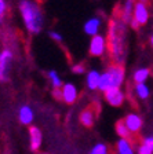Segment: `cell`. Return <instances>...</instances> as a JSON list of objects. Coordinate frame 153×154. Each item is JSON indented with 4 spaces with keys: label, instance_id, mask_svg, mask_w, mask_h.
I'll return each instance as SVG.
<instances>
[{
    "label": "cell",
    "instance_id": "cell-1",
    "mask_svg": "<svg viewBox=\"0 0 153 154\" xmlns=\"http://www.w3.org/2000/svg\"><path fill=\"white\" fill-rule=\"evenodd\" d=\"M127 32L128 25L120 18L113 17L108 23V52L115 63L123 65L127 55Z\"/></svg>",
    "mask_w": 153,
    "mask_h": 154
},
{
    "label": "cell",
    "instance_id": "cell-2",
    "mask_svg": "<svg viewBox=\"0 0 153 154\" xmlns=\"http://www.w3.org/2000/svg\"><path fill=\"white\" fill-rule=\"evenodd\" d=\"M18 10L22 17L26 30L32 35L42 32L44 26V14L35 0H19Z\"/></svg>",
    "mask_w": 153,
    "mask_h": 154
},
{
    "label": "cell",
    "instance_id": "cell-3",
    "mask_svg": "<svg viewBox=\"0 0 153 154\" xmlns=\"http://www.w3.org/2000/svg\"><path fill=\"white\" fill-rule=\"evenodd\" d=\"M126 80V70L123 65L112 63L108 66L105 72L101 73V80H99V91L106 92L112 88H121Z\"/></svg>",
    "mask_w": 153,
    "mask_h": 154
},
{
    "label": "cell",
    "instance_id": "cell-4",
    "mask_svg": "<svg viewBox=\"0 0 153 154\" xmlns=\"http://www.w3.org/2000/svg\"><path fill=\"white\" fill-rule=\"evenodd\" d=\"M108 51V38L104 35L93 36L88 44V54L91 57H104Z\"/></svg>",
    "mask_w": 153,
    "mask_h": 154
},
{
    "label": "cell",
    "instance_id": "cell-5",
    "mask_svg": "<svg viewBox=\"0 0 153 154\" xmlns=\"http://www.w3.org/2000/svg\"><path fill=\"white\" fill-rule=\"evenodd\" d=\"M135 3L137 0H124L121 6H119V13L115 14V17L120 18L124 23H127L130 26V22L132 17H134V8H135Z\"/></svg>",
    "mask_w": 153,
    "mask_h": 154
},
{
    "label": "cell",
    "instance_id": "cell-6",
    "mask_svg": "<svg viewBox=\"0 0 153 154\" xmlns=\"http://www.w3.org/2000/svg\"><path fill=\"white\" fill-rule=\"evenodd\" d=\"M104 99L113 107H119L124 103L126 100V94L121 88H112L104 92Z\"/></svg>",
    "mask_w": 153,
    "mask_h": 154
},
{
    "label": "cell",
    "instance_id": "cell-7",
    "mask_svg": "<svg viewBox=\"0 0 153 154\" xmlns=\"http://www.w3.org/2000/svg\"><path fill=\"white\" fill-rule=\"evenodd\" d=\"M132 18H134L141 26L146 25V23L149 22V18H150V11H149V6H148V3L137 2V3H135L134 17H132Z\"/></svg>",
    "mask_w": 153,
    "mask_h": 154
},
{
    "label": "cell",
    "instance_id": "cell-8",
    "mask_svg": "<svg viewBox=\"0 0 153 154\" xmlns=\"http://www.w3.org/2000/svg\"><path fill=\"white\" fill-rule=\"evenodd\" d=\"M11 61H13V51L8 48H4L3 51L0 52V80L2 81H6V72L11 65Z\"/></svg>",
    "mask_w": 153,
    "mask_h": 154
},
{
    "label": "cell",
    "instance_id": "cell-9",
    "mask_svg": "<svg viewBox=\"0 0 153 154\" xmlns=\"http://www.w3.org/2000/svg\"><path fill=\"white\" fill-rule=\"evenodd\" d=\"M102 28V18L101 17H93V18L87 19L84 22V26H83V30L86 35L88 36H97L99 35V30Z\"/></svg>",
    "mask_w": 153,
    "mask_h": 154
},
{
    "label": "cell",
    "instance_id": "cell-10",
    "mask_svg": "<svg viewBox=\"0 0 153 154\" xmlns=\"http://www.w3.org/2000/svg\"><path fill=\"white\" fill-rule=\"evenodd\" d=\"M124 122L128 127V129L131 131V134H137V132L141 131L142 125H144V120L139 114L137 113H128L124 117Z\"/></svg>",
    "mask_w": 153,
    "mask_h": 154
},
{
    "label": "cell",
    "instance_id": "cell-11",
    "mask_svg": "<svg viewBox=\"0 0 153 154\" xmlns=\"http://www.w3.org/2000/svg\"><path fill=\"white\" fill-rule=\"evenodd\" d=\"M43 142V134L40 131L39 127L30 125L29 127V143H30V150L32 151H37L42 146Z\"/></svg>",
    "mask_w": 153,
    "mask_h": 154
},
{
    "label": "cell",
    "instance_id": "cell-12",
    "mask_svg": "<svg viewBox=\"0 0 153 154\" xmlns=\"http://www.w3.org/2000/svg\"><path fill=\"white\" fill-rule=\"evenodd\" d=\"M62 94H64V102L68 105H72L77 100V96H79V91H77V87L72 83H65L62 87Z\"/></svg>",
    "mask_w": 153,
    "mask_h": 154
},
{
    "label": "cell",
    "instance_id": "cell-13",
    "mask_svg": "<svg viewBox=\"0 0 153 154\" xmlns=\"http://www.w3.org/2000/svg\"><path fill=\"white\" fill-rule=\"evenodd\" d=\"M33 119H35V112L29 105H22L18 110V120L21 124L24 125H29L32 124Z\"/></svg>",
    "mask_w": 153,
    "mask_h": 154
},
{
    "label": "cell",
    "instance_id": "cell-14",
    "mask_svg": "<svg viewBox=\"0 0 153 154\" xmlns=\"http://www.w3.org/2000/svg\"><path fill=\"white\" fill-rule=\"evenodd\" d=\"M99 80H101V73L98 70H90L86 74V85L88 90L95 91L99 88Z\"/></svg>",
    "mask_w": 153,
    "mask_h": 154
},
{
    "label": "cell",
    "instance_id": "cell-15",
    "mask_svg": "<svg viewBox=\"0 0 153 154\" xmlns=\"http://www.w3.org/2000/svg\"><path fill=\"white\" fill-rule=\"evenodd\" d=\"M116 153L117 154H135L132 143H131L130 139L119 138L117 143H116Z\"/></svg>",
    "mask_w": 153,
    "mask_h": 154
},
{
    "label": "cell",
    "instance_id": "cell-16",
    "mask_svg": "<svg viewBox=\"0 0 153 154\" xmlns=\"http://www.w3.org/2000/svg\"><path fill=\"white\" fill-rule=\"evenodd\" d=\"M79 120L84 127H93L94 121H95V112L91 107H86L84 110H81Z\"/></svg>",
    "mask_w": 153,
    "mask_h": 154
},
{
    "label": "cell",
    "instance_id": "cell-17",
    "mask_svg": "<svg viewBox=\"0 0 153 154\" xmlns=\"http://www.w3.org/2000/svg\"><path fill=\"white\" fill-rule=\"evenodd\" d=\"M149 77H150L149 67H138L137 70H134V73H132V79H134L135 84L146 83Z\"/></svg>",
    "mask_w": 153,
    "mask_h": 154
},
{
    "label": "cell",
    "instance_id": "cell-18",
    "mask_svg": "<svg viewBox=\"0 0 153 154\" xmlns=\"http://www.w3.org/2000/svg\"><path fill=\"white\" fill-rule=\"evenodd\" d=\"M135 94H137V96L139 98V99L145 100L149 98L150 95V87L146 83H139V84H135Z\"/></svg>",
    "mask_w": 153,
    "mask_h": 154
},
{
    "label": "cell",
    "instance_id": "cell-19",
    "mask_svg": "<svg viewBox=\"0 0 153 154\" xmlns=\"http://www.w3.org/2000/svg\"><path fill=\"white\" fill-rule=\"evenodd\" d=\"M116 134L119 135V138H123V139H130L131 136V131L128 129V127L126 125L124 120H120V121L116 122Z\"/></svg>",
    "mask_w": 153,
    "mask_h": 154
},
{
    "label": "cell",
    "instance_id": "cell-20",
    "mask_svg": "<svg viewBox=\"0 0 153 154\" xmlns=\"http://www.w3.org/2000/svg\"><path fill=\"white\" fill-rule=\"evenodd\" d=\"M47 76H48V80H50L53 88H62V87H64V81H62V79L59 77L57 70H50L47 73Z\"/></svg>",
    "mask_w": 153,
    "mask_h": 154
},
{
    "label": "cell",
    "instance_id": "cell-21",
    "mask_svg": "<svg viewBox=\"0 0 153 154\" xmlns=\"http://www.w3.org/2000/svg\"><path fill=\"white\" fill-rule=\"evenodd\" d=\"M108 146L105 143H97L93 146V149L90 150V154H108Z\"/></svg>",
    "mask_w": 153,
    "mask_h": 154
},
{
    "label": "cell",
    "instance_id": "cell-22",
    "mask_svg": "<svg viewBox=\"0 0 153 154\" xmlns=\"http://www.w3.org/2000/svg\"><path fill=\"white\" fill-rule=\"evenodd\" d=\"M137 154H153V149H150L146 144H139L137 149Z\"/></svg>",
    "mask_w": 153,
    "mask_h": 154
},
{
    "label": "cell",
    "instance_id": "cell-23",
    "mask_svg": "<svg viewBox=\"0 0 153 154\" xmlns=\"http://www.w3.org/2000/svg\"><path fill=\"white\" fill-rule=\"evenodd\" d=\"M72 72L75 74H84L86 73V66L83 63H76L72 66Z\"/></svg>",
    "mask_w": 153,
    "mask_h": 154
},
{
    "label": "cell",
    "instance_id": "cell-24",
    "mask_svg": "<svg viewBox=\"0 0 153 154\" xmlns=\"http://www.w3.org/2000/svg\"><path fill=\"white\" fill-rule=\"evenodd\" d=\"M48 36H50V38H53V40L57 43H62V40H64L62 35H61L59 32H55V30H51V32L48 33Z\"/></svg>",
    "mask_w": 153,
    "mask_h": 154
},
{
    "label": "cell",
    "instance_id": "cell-25",
    "mask_svg": "<svg viewBox=\"0 0 153 154\" xmlns=\"http://www.w3.org/2000/svg\"><path fill=\"white\" fill-rule=\"evenodd\" d=\"M53 96L57 100H64V94H62V88H53Z\"/></svg>",
    "mask_w": 153,
    "mask_h": 154
},
{
    "label": "cell",
    "instance_id": "cell-26",
    "mask_svg": "<svg viewBox=\"0 0 153 154\" xmlns=\"http://www.w3.org/2000/svg\"><path fill=\"white\" fill-rule=\"evenodd\" d=\"M6 11H7V2L6 0H0V17H2V19L6 15Z\"/></svg>",
    "mask_w": 153,
    "mask_h": 154
},
{
    "label": "cell",
    "instance_id": "cell-27",
    "mask_svg": "<svg viewBox=\"0 0 153 154\" xmlns=\"http://www.w3.org/2000/svg\"><path fill=\"white\" fill-rule=\"evenodd\" d=\"M142 143L146 144V146H149L150 149H153V136L150 135V136H145L144 140H142Z\"/></svg>",
    "mask_w": 153,
    "mask_h": 154
},
{
    "label": "cell",
    "instance_id": "cell-28",
    "mask_svg": "<svg viewBox=\"0 0 153 154\" xmlns=\"http://www.w3.org/2000/svg\"><path fill=\"white\" fill-rule=\"evenodd\" d=\"M130 28L132 29V30H138V29L141 28V25L137 22V21H135L134 18H132V19H131V22H130Z\"/></svg>",
    "mask_w": 153,
    "mask_h": 154
},
{
    "label": "cell",
    "instance_id": "cell-29",
    "mask_svg": "<svg viewBox=\"0 0 153 154\" xmlns=\"http://www.w3.org/2000/svg\"><path fill=\"white\" fill-rule=\"evenodd\" d=\"M149 43H150V45H152V48H153V33L150 35V37H149Z\"/></svg>",
    "mask_w": 153,
    "mask_h": 154
},
{
    "label": "cell",
    "instance_id": "cell-30",
    "mask_svg": "<svg viewBox=\"0 0 153 154\" xmlns=\"http://www.w3.org/2000/svg\"><path fill=\"white\" fill-rule=\"evenodd\" d=\"M137 2H142V3H148V0H137Z\"/></svg>",
    "mask_w": 153,
    "mask_h": 154
}]
</instances>
